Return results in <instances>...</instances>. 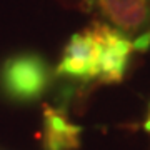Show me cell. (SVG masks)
Here are the masks:
<instances>
[{
	"mask_svg": "<svg viewBox=\"0 0 150 150\" xmlns=\"http://www.w3.org/2000/svg\"><path fill=\"white\" fill-rule=\"evenodd\" d=\"M105 25L132 40L135 50L150 43V0H87Z\"/></svg>",
	"mask_w": 150,
	"mask_h": 150,
	"instance_id": "6da1fadb",
	"label": "cell"
},
{
	"mask_svg": "<svg viewBox=\"0 0 150 150\" xmlns=\"http://www.w3.org/2000/svg\"><path fill=\"white\" fill-rule=\"evenodd\" d=\"M0 82L8 97L20 102H30L47 90L50 69L40 55L18 54L4 64Z\"/></svg>",
	"mask_w": 150,
	"mask_h": 150,
	"instance_id": "7a4b0ae2",
	"label": "cell"
},
{
	"mask_svg": "<svg viewBox=\"0 0 150 150\" xmlns=\"http://www.w3.org/2000/svg\"><path fill=\"white\" fill-rule=\"evenodd\" d=\"M57 75L85 82L98 79V43L93 27L72 35L64 48Z\"/></svg>",
	"mask_w": 150,
	"mask_h": 150,
	"instance_id": "3957f363",
	"label": "cell"
},
{
	"mask_svg": "<svg viewBox=\"0 0 150 150\" xmlns=\"http://www.w3.org/2000/svg\"><path fill=\"white\" fill-rule=\"evenodd\" d=\"M98 43V79L102 83L120 82L125 75L130 54L134 50L132 40L105 23L93 25Z\"/></svg>",
	"mask_w": 150,
	"mask_h": 150,
	"instance_id": "277c9868",
	"label": "cell"
},
{
	"mask_svg": "<svg viewBox=\"0 0 150 150\" xmlns=\"http://www.w3.org/2000/svg\"><path fill=\"white\" fill-rule=\"evenodd\" d=\"M80 132L60 108L43 107V150H75L80 145Z\"/></svg>",
	"mask_w": 150,
	"mask_h": 150,
	"instance_id": "5b68a950",
	"label": "cell"
},
{
	"mask_svg": "<svg viewBox=\"0 0 150 150\" xmlns=\"http://www.w3.org/2000/svg\"><path fill=\"white\" fill-rule=\"evenodd\" d=\"M145 130L150 134V108H149V117H147V122H145Z\"/></svg>",
	"mask_w": 150,
	"mask_h": 150,
	"instance_id": "8992f818",
	"label": "cell"
}]
</instances>
